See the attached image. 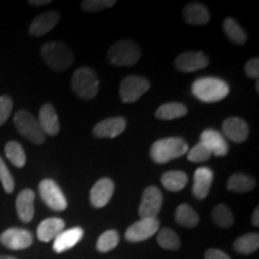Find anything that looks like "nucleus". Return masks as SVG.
I'll return each instance as SVG.
<instances>
[{"label":"nucleus","mask_w":259,"mask_h":259,"mask_svg":"<svg viewBox=\"0 0 259 259\" xmlns=\"http://www.w3.org/2000/svg\"><path fill=\"white\" fill-rule=\"evenodd\" d=\"M0 259H16V258L8 257V255H0Z\"/></svg>","instance_id":"obj_42"},{"label":"nucleus","mask_w":259,"mask_h":259,"mask_svg":"<svg viewBox=\"0 0 259 259\" xmlns=\"http://www.w3.org/2000/svg\"><path fill=\"white\" fill-rule=\"evenodd\" d=\"M51 3V0H30V2H29V4H31V5H34V6H41V5H47V4H50Z\"/></svg>","instance_id":"obj_40"},{"label":"nucleus","mask_w":259,"mask_h":259,"mask_svg":"<svg viewBox=\"0 0 259 259\" xmlns=\"http://www.w3.org/2000/svg\"><path fill=\"white\" fill-rule=\"evenodd\" d=\"M38 124H40V127L45 135L50 136H56L58 135L60 130L59 125V119H58V115L56 113V109L54 107L47 103V105H44L40 109V115H38Z\"/></svg>","instance_id":"obj_21"},{"label":"nucleus","mask_w":259,"mask_h":259,"mask_svg":"<svg viewBox=\"0 0 259 259\" xmlns=\"http://www.w3.org/2000/svg\"><path fill=\"white\" fill-rule=\"evenodd\" d=\"M209 65V59L203 52H184L174 60V66L181 72H194L205 69Z\"/></svg>","instance_id":"obj_12"},{"label":"nucleus","mask_w":259,"mask_h":259,"mask_svg":"<svg viewBox=\"0 0 259 259\" xmlns=\"http://www.w3.org/2000/svg\"><path fill=\"white\" fill-rule=\"evenodd\" d=\"M35 193L30 189H25L18 194L16 200V209H17L18 218L25 223L30 222L35 213Z\"/></svg>","instance_id":"obj_20"},{"label":"nucleus","mask_w":259,"mask_h":259,"mask_svg":"<svg viewBox=\"0 0 259 259\" xmlns=\"http://www.w3.org/2000/svg\"><path fill=\"white\" fill-rule=\"evenodd\" d=\"M212 221L221 228H229L234 222V218L228 206L219 204L212 210Z\"/></svg>","instance_id":"obj_33"},{"label":"nucleus","mask_w":259,"mask_h":259,"mask_svg":"<svg viewBox=\"0 0 259 259\" xmlns=\"http://www.w3.org/2000/svg\"><path fill=\"white\" fill-rule=\"evenodd\" d=\"M34 238L27 229L9 228L0 235V242L10 250H24L31 246Z\"/></svg>","instance_id":"obj_11"},{"label":"nucleus","mask_w":259,"mask_h":259,"mask_svg":"<svg viewBox=\"0 0 259 259\" xmlns=\"http://www.w3.org/2000/svg\"><path fill=\"white\" fill-rule=\"evenodd\" d=\"M259 235L257 233H248L241 235L234 242V250L240 254H251L258 250Z\"/></svg>","instance_id":"obj_27"},{"label":"nucleus","mask_w":259,"mask_h":259,"mask_svg":"<svg viewBox=\"0 0 259 259\" xmlns=\"http://www.w3.org/2000/svg\"><path fill=\"white\" fill-rule=\"evenodd\" d=\"M213 171L210 168L202 167L194 171L192 193L197 199L202 200L208 197L210 187L212 185Z\"/></svg>","instance_id":"obj_15"},{"label":"nucleus","mask_w":259,"mask_h":259,"mask_svg":"<svg viewBox=\"0 0 259 259\" xmlns=\"http://www.w3.org/2000/svg\"><path fill=\"white\" fill-rule=\"evenodd\" d=\"M0 181L6 193H11L15 189V180L6 167L4 160L0 157Z\"/></svg>","instance_id":"obj_36"},{"label":"nucleus","mask_w":259,"mask_h":259,"mask_svg":"<svg viewBox=\"0 0 259 259\" xmlns=\"http://www.w3.org/2000/svg\"><path fill=\"white\" fill-rule=\"evenodd\" d=\"M205 259H231V258H229L225 252L211 248V250H208L205 252Z\"/></svg>","instance_id":"obj_39"},{"label":"nucleus","mask_w":259,"mask_h":259,"mask_svg":"<svg viewBox=\"0 0 259 259\" xmlns=\"http://www.w3.org/2000/svg\"><path fill=\"white\" fill-rule=\"evenodd\" d=\"M176 221L186 228H193L198 225L199 216L187 204H181L176 210Z\"/></svg>","instance_id":"obj_28"},{"label":"nucleus","mask_w":259,"mask_h":259,"mask_svg":"<svg viewBox=\"0 0 259 259\" xmlns=\"http://www.w3.org/2000/svg\"><path fill=\"white\" fill-rule=\"evenodd\" d=\"M60 19L59 12L57 11H48L45 12L40 16H37L34 21L31 22L29 32L32 36H42V35L47 34L58 24Z\"/></svg>","instance_id":"obj_18"},{"label":"nucleus","mask_w":259,"mask_h":259,"mask_svg":"<svg viewBox=\"0 0 259 259\" xmlns=\"http://www.w3.org/2000/svg\"><path fill=\"white\" fill-rule=\"evenodd\" d=\"M223 31L232 42L236 45H244L247 41V35L242 30L240 25H239L233 18H226L223 21Z\"/></svg>","instance_id":"obj_30"},{"label":"nucleus","mask_w":259,"mask_h":259,"mask_svg":"<svg viewBox=\"0 0 259 259\" xmlns=\"http://www.w3.org/2000/svg\"><path fill=\"white\" fill-rule=\"evenodd\" d=\"M40 196L48 208L54 211H64L67 208V200L63 191L54 180L44 179L38 185Z\"/></svg>","instance_id":"obj_7"},{"label":"nucleus","mask_w":259,"mask_h":259,"mask_svg":"<svg viewBox=\"0 0 259 259\" xmlns=\"http://www.w3.org/2000/svg\"><path fill=\"white\" fill-rule=\"evenodd\" d=\"M158 228H160V221L157 219H141L128 227L125 236L131 242L144 241L156 234Z\"/></svg>","instance_id":"obj_10"},{"label":"nucleus","mask_w":259,"mask_h":259,"mask_svg":"<svg viewBox=\"0 0 259 259\" xmlns=\"http://www.w3.org/2000/svg\"><path fill=\"white\" fill-rule=\"evenodd\" d=\"M184 19L192 25H205L210 21L209 10L200 3H190L184 8Z\"/></svg>","instance_id":"obj_23"},{"label":"nucleus","mask_w":259,"mask_h":259,"mask_svg":"<svg viewBox=\"0 0 259 259\" xmlns=\"http://www.w3.org/2000/svg\"><path fill=\"white\" fill-rule=\"evenodd\" d=\"M84 231L80 227H74V228L63 231L59 235L54 239L53 250L57 253H63V252L71 250L83 239Z\"/></svg>","instance_id":"obj_17"},{"label":"nucleus","mask_w":259,"mask_h":259,"mask_svg":"<svg viewBox=\"0 0 259 259\" xmlns=\"http://www.w3.org/2000/svg\"><path fill=\"white\" fill-rule=\"evenodd\" d=\"M186 113L187 108L183 103L170 102L164 103V105L158 107L155 115H156L157 119H161V120H173V119H178L186 115Z\"/></svg>","instance_id":"obj_24"},{"label":"nucleus","mask_w":259,"mask_h":259,"mask_svg":"<svg viewBox=\"0 0 259 259\" xmlns=\"http://www.w3.org/2000/svg\"><path fill=\"white\" fill-rule=\"evenodd\" d=\"M228 93V84L215 77H203L194 80L192 84V94L202 102H219L225 99Z\"/></svg>","instance_id":"obj_1"},{"label":"nucleus","mask_w":259,"mask_h":259,"mask_svg":"<svg viewBox=\"0 0 259 259\" xmlns=\"http://www.w3.org/2000/svg\"><path fill=\"white\" fill-rule=\"evenodd\" d=\"M5 155L8 160L17 168H23L27 163V157H25L24 149L18 142H9L5 145Z\"/></svg>","instance_id":"obj_29"},{"label":"nucleus","mask_w":259,"mask_h":259,"mask_svg":"<svg viewBox=\"0 0 259 259\" xmlns=\"http://www.w3.org/2000/svg\"><path fill=\"white\" fill-rule=\"evenodd\" d=\"M126 128L124 118H109L95 125L93 134L97 138H114L121 135Z\"/></svg>","instance_id":"obj_16"},{"label":"nucleus","mask_w":259,"mask_h":259,"mask_svg":"<svg viewBox=\"0 0 259 259\" xmlns=\"http://www.w3.org/2000/svg\"><path fill=\"white\" fill-rule=\"evenodd\" d=\"M107 58L116 66H134L141 58V50L135 42L122 40L109 48Z\"/></svg>","instance_id":"obj_5"},{"label":"nucleus","mask_w":259,"mask_h":259,"mask_svg":"<svg viewBox=\"0 0 259 259\" xmlns=\"http://www.w3.org/2000/svg\"><path fill=\"white\" fill-rule=\"evenodd\" d=\"M223 134L228 139L241 143L248 136V125L240 118H228L222 124Z\"/></svg>","instance_id":"obj_19"},{"label":"nucleus","mask_w":259,"mask_h":259,"mask_svg":"<svg viewBox=\"0 0 259 259\" xmlns=\"http://www.w3.org/2000/svg\"><path fill=\"white\" fill-rule=\"evenodd\" d=\"M73 92L80 99L92 100L99 93V79L95 72L89 67H80L76 70L71 79Z\"/></svg>","instance_id":"obj_4"},{"label":"nucleus","mask_w":259,"mask_h":259,"mask_svg":"<svg viewBox=\"0 0 259 259\" xmlns=\"http://www.w3.org/2000/svg\"><path fill=\"white\" fill-rule=\"evenodd\" d=\"M199 143L205 145L211 155H215V156L222 157L228 154V143H227L226 138L223 137L221 132L216 131V130H204L202 135H200Z\"/></svg>","instance_id":"obj_14"},{"label":"nucleus","mask_w":259,"mask_h":259,"mask_svg":"<svg viewBox=\"0 0 259 259\" xmlns=\"http://www.w3.org/2000/svg\"><path fill=\"white\" fill-rule=\"evenodd\" d=\"M114 193V183L109 178H101L90 190V203L94 208H103Z\"/></svg>","instance_id":"obj_13"},{"label":"nucleus","mask_w":259,"mask_h":259,"mask_svg":"<svg viewBox=\"0 0 259 259\" xmlns=\"http://www.w3.org/2000/svg\"><path fill=\"white\" fill-rule=\"evenodd\" d=\"M65 222L63 219L50 218L44 220L37 227V238L38 240L48 242L56 239L61 232L64 231Z\"/></svg>","instance_id":"obj_22"},{"label":"nucleus","mask_w":259,"mask_h":259,"mask_svg":"<svg viewBox=\"0 0 259 259\" xmlns=\"http://www.w3.org/2000/svg\"><path fill=\"white\" fill-rule=\"evenodd\" d=\"M245 72L247 77L253 79H258L259 77V59L258 58H253V59L248 60V63L245 66Z\"/></svg>","instance_id":"obj_38"},{"label":"nucleus","mask_w":259,"mask_h":259,"mask_svg":"<svg viewBox=\"0 0 259 259\" xmlns=\"http://www.w3.org/2000/svg\"><path fill=\"white\" fill-rule=\"evenodd\" d=\"M14 122L19 134L32 143L42 144L45 142V134L42 132L40 124L29 112L19 111L16 113Z\"/></svg>","instance_id":"obj_6"},{"label":"nucleus","mask_w":259,"mask_h":259,"mask_svg":"<svg viewBox=\"0 0 259 259\" xmlns=\"http://www.w3.org/2000/svg\"><path fill=\"white\" fill-rule=\"evenodd\" d=\"M189 145L183 138L169 137L158 139L150 149V156L156 163H167L187 153Z\"/></svg>","instance_id":"obj_2"},{"label":"nucleus","mask_w":259,"mask_h":259,"mask_svg":"<svg viewBox=\"0 0 259 259\" xmlns=\"http://www.w3.org/2000/svg\"><path fill=\"white\" fill-rule=\"evenodd\" d=\"M157 244L161 246L164 250H170L176 251L179 250L180 247V240L179 236L177 235V233L171 231L170 228H162L157 234Z\"/></svg>","instance_id":"obj_31"},{"label":"nucleus","mask_w":259,"mask_h":259,"mask_svg":"<svg viewBox=\"0 0 259 259\" xmlns=\"http://www.w3.org/2000/svg\"><path fill=\"white\" fill-rule=\"evenodd\" d=\"M162 192L156 186H148L142 194L138 213L142 219H156L162 206Z\"/></svg>","instance_id":"obj_8"},{"label":"nucleus","mask_w":259,"mask_h":259,"mask_svg":"<svg viewBox=\"0 0 259 259\" xmlns=\"http://www.w3.org/2000/svg\"><path fill=\"white\" fill-rule=\"evenodd\" d=\"M149 88H150V83L148 79L138 76H130L121 82L119 95L125 103H132L147 93Z\"/></svg>","instance_id":"obj_9"},{"label":"nucleus","mask_w":259,"mask_h":259,"mask_svg":"<svg viewBox=\"0 0 259 259\" xmlns=\"http://www.w3.org/2000/svg\"><path fill=\"white\" fill-rule=\"evenodd\" d=\"M119 244V233L114 231V229H111V231H107L102 233L101 235L99 236L96 242V248L97 251L101 252V253H106V252H109L118 246Z\"/></svg>","instance_id":"obj_32"},{"label":"nucleus","mask_w":259,"mask_h":259,"mask_svg":"<svg viewBox=\"0 0 259 259\" xmlns=\"http://www.w3.org/2000/svg\"><path fill=\"white\" fill-rule=\"evenodd\" d=\"M115 0H85L82 3V9L87 12H99L115 5Z\"/></svg>","instance_id":"obj_35"},{"label":"nucleus","mask_w":259,"mask_h":259,"mask_svg":"<svg viewBox=\"0 0 259 259\" xmlns=\"http://www.w3.org/2000/svg\"><path fill=\"white\" fill-rule=\"evenodd\" d=\"M212 155L209 151V149L203 145L202 143L196 144L192 149H190V151L187 153V158L189 161L193 162V163H202V162H206L210 160Z\"/></svg>","instance_id":"obj_34"},{"label":"nucleus","mask_w":259,"mask_h":259,"mask_svg":"<svg viewBox=\"0 0 259 259\" xmlns=\"http://www.w3.org/2000/svg\"><path fill=\"white\" fill-rule=\"evenodd\" d=\"M12 107H14V102H12L11 97L8 95L0 96V126L5 124L9 119L12 112Z\"/></svg>","instance_id":"obj_37"},{"label":"nucleus","mask_w":259,"mask_h":259,"mask_svg":"<svg viewBox=\"0 0 259 259\" xmlns=\"http://www.w3.org/2000/svg\"><path fill=\"white\" fill-rule=\"evenodd\" d=\"M252 223H253V225L257 226V227L259 225V209L258 208L254 210L253 216H252Z\"/></svg>","instance_id":"obj_41"},{"label":"nucleus","mask_w":259,"mask_h":259,"mask_svg":"<svg viewBox=\"0 0 259 259\" xmlns=\"http://www.w3.org/2000/svg\"><path fill=\"white\" fill-rule=\"evenodd\" d=\"M255 184L257 183L253 178L242 173H236L229 178L227 187L229 191H234V192H248V191L254 189Z\"/></svg>","instance_id":"obj_26"},{"label":"nucleus","mask_w":259,"mask_h":259,"mask_svg":"<svg viewBox=\"0 0 259 259\" xmlns=\"http://www.w3.org/2000/svg\"><path fill=\"white\" fill-rule=\"evenodd\" d=\"M41 54L48 66L57 72L67 70L73 63L72 52L61 42H48L44 45Z\"/></svg>","instance_id":"obj_3"},{"label":"nucleus","mask_w":259,"mask_h":259,"mask_svg":"<svg viewBox=\"0 0 259 259\" xmlns=\"http://www.w3.org/2000/svg\"><path fill=\"white\" fill-rule=\"evenodd\" d=\"M162 185L168 191L171 192H178L181 191L187 184V176L184 171L174 170V171H167L161 178Z\"/></svg>","instance_id":"obj_25"}]
</instances>
